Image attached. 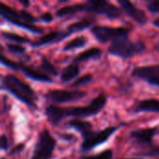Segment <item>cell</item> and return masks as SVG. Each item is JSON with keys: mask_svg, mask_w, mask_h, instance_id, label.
<instances>
[{"mask_svg": "<svg viewBox=\"0 0 159 159\" xmlns=\"http://www.w3.org/2000/svg\"><path fill=\"white\" fill-rule=\"evenodd\" d=\"M8 146H9V143H8L7 138L6 137L5 134H2L1 139H0V147H1V149L3 151H7L8 149Z\"/></svg>", "mask_w": 159, "mask_h": 159, "instance_id": "29", "label": "cell"}, {"mask_svg": "<svg viewBox=\"0 0 159 159\" xmlns=\"http://www.w3.org/2000/svg\"><path fill=\"white\" fill-rule=\"evenodd\" d=\"M134 113L152 112L159 114V100L157 99H146L139 102L133 107Z\"/></svg>", "mask_w": 159, "mask_h": 159, "instance_id": "14", "label": "cell"}, {"mask_svg": "<svg viewBox=\"0 0 159 159\" xmlns=\"http://www.w3.org/2000/svg\"><path fill=\"white\" fill-rule=\"evenodd\" d=\"M56 145V140L47 129H44L36 140L32 159H51Z\"/></svg>", "mask_w": 159, "mask_h": 159, "instance_id": "4", "label": "cell"}, {"mask_svg": "<svg viewBox=\"0 0 159 159\" xmlns=\"http://www.w3.org/2000/svg\"><path fill=\"white\" fill-rule=\"evenodd\" d=\"M107 97L101 93L96 96L87 106L61 107L63 118L74 116L75 118H87L98 115L106 105Z\"/></svg>", "mask_w": 159, "mask_h": 159, "instance_id": "3", "label": "cell"}, {"mask_svg": "<svg viewBox=\"0 0 159 159\" xmlns=\"http://www.w3.org/2000/svg\"><path fill=\"white\" fill-rule=\"evenodd\" d=\"M20 3L24 6V7H27L30 5V2H29V1H23V0H22V1H20Z\"/></svg>", "mask_w": 159, "mask_h": 159, "instance_id": "33", "label": "cell"}, {"mask_svg": "<svg viewBox=\"0 0 159 159\" xmlns=\"http://www.w3.org/2000/svg\"><path fill=\"white\" fill-rule=\"evenodd\" d=\"M153 24H154L155 26H157V27H158L159 28V18L158 19H157V20H155L153 21Z\"/></svg>", "mask_w": 159, "mask_h": 159, "instance_id": "34", "label": "cell"}, {"mask_svg": "<svg viewBox=\"0 0 159 159\" xmlns=\"http://www.w3.org/2000/svg\"><path fill=\"white\" fill-rule=\"evenodd\" d=\"M147 9L151 13H159V0H155V1H150L147 4Z\"/></svg>", "mask_w": 159, "mask_h": 159, "instance_id": "28", "label": "cell"}, {"mask_svg": "<svg viewBox=\"0 0 159 159\" xmlns=\"http://www.w3.org/2000/svg\"><path fill=\"white\" fill-rule=\"evenodd\" d=\"M119 129L120 126H111L100 131H92L87 137L82 139L81 151L86 153L92 150L96 146L106 143L110 139V137Z\"/></svg>", "mask_w": 159, "mask_h": 159, "instance_id": "6", "label": "cell"}, {"mask_svg": "<svg viewBox=\"0 0 159 159\" xmlns=\"http://www.w3.org/2000/svg\"><path fill=\"white\" fill-rule=\"evenodd\" d=\"M20 19L22 21H24L27 24H31V25H34V23L37 20L32 14H30L29 12H27L26 10H20Z\"/></svg>", "mask_w": 159, "mask_h": 159, "instance_id": "25", "label": "cell"}, {"mask_svg": "<svg viewBox=\"0 0 159 159\" xmlns=\"http://www.w3.org/2000/svg\"><path fill=\"white\" fill-rule=\"evenodd\" d=\"M68 36H70V35L66 32V30L65 31H53V32H50V33L43 35L40 38H38L36 41L32 42L31 46L33 48H40V47L50 45V44H57Z\"/></svg>", "mask_w": 159, "mask_h": 159, "instance_id": "11", "label": "cell"}, {"mask_svg": "<svg viewBox=\"0 0 159 159\" xmlns=\"http://www.w3.org/2000/svg\"><path fill=\"white\" fill-rule=\"evenodd\" d=\"M89 42V39L85 35H79L75 38L67 42L63 47V51H71L74 49H78L84 48Z\"/></svg>", "mask_w": 159, "mask_h": 159, "instance_id": "18", "label": "cell"}, {"mask_svg": "<svg viewBox=\"0 0 159 159\" xmlns=\"http://www.w3.org/2000/svg\"><path fill=\"white\" fill-rule=\"evenodd\" d=\"M2 159H5V158H2Z\"/></svg>", "mask_w": 159, "mask_h": 159, "instance_id": "37", "label": "cell"}, {"mask_svg": "<svg viewBox=\"0 0 159 159\" xmlns=\"http://www.w3.org/2000/svg\"><path fill=\"white\" fill-rule=\"evenodd\" d=\"M118 4L120 7L125 11V13L133 20H135L139 24H145L148 20L147 16L145 12L139 7H137L135 5H133L131 2L128 0H118Z\"/></svg>", "mask_w": 159, "mask_h": 159, "instance_id": "10", "label": "cell"}, {"mask_svg": "<svg viewBox=\"0 0 159 159\" xmlns=\"http://www.w3.org/2000/svg\"><path fill=\"white\" fill-rule=\"evenodd\" d=\"M20 70L29 78L34 80V81H39V82H44V83H51L52 79L46 74H43L34 68H31L29 66H26L24 64L20 63Z\"/></svg>", "mask_w": 159, "mask_h": 159, "instance_id": "15", "label": "cell"}, {"mask_svg": "<svg viewBox=\"0 0 159 159\" xmlns=\"http://www.w3.org/2000/svg\"><path fill=\"white\" fill-rule=\"evenodd\" d=\"M52 20H53V15L49 12H46V13L42 14L40 17V20H42L43 22H46V23L52 21Z\"/></svg>", "mask_w": 159, "mask_h": 159, "instance_id": "30", "label": "cell"}, {"mask_svg": "<svg viewBox=\"0 0 159 159\" xmlns=\"http://www.w3.org/2000/svg\"><path fill=\"white\" fill-rule=\"evenodd\" d=\"M86 95V92L81 90L50 89L45 94V98L53 104H60L77 102L83 99Z\"/></svg>", "mask_w": 159, "mask_h": 159, "instance_id": "8", "label": "cell"}, {"mask_svg": "<svg viewBox=\"0 0 159 159\" xmlns=\"http://www.w3.org/2000/svg\"><path fill=\"white\" fill-rule=\"evenodd\" d=\"M91 34L101 43H106L108 41H114L119 37L127 36L129 34V30L126 27H110L96 25L91 28Z\"/></svg>", "mask_w": 159, "mask_h": 159, "instance_id": "7", "label": "cell"}, {"mask_svg": "<svg viewBox=\"0 0 159 159\" xmlns=\"http://www.w3.org/2000/svg\"><path fill=\"white\" fill-rule=\"evenodd\" d=\"M102 49L99 48H91L81 53H79L75 58H74V63L84 62L93 59H99L102 55Z\"/></svg>", "mask_w": 159, "mask_h": 159, "instance_id": "17", "label": "cell"}, {"mask_svg": "<svg viewBox=\"0 0 159 159\" xmlns=\"http://www.w3.org/2000/svg\"><path fill=\"white\" fill-rule=\"evenodd\" d=\"M40 69H41L42 71H44L46 74L50 75L56 76V75H58V74H59L57 68H56V67L48 60V59H46V58H44V57H43L42 60H41Z\"/></svg>", "mask_w": 159, "mask_h": 159, "instance_id": "22", "label": "cell"}, {"mask_svg": "<svg viewBox=\"0 0 159 159\" xmlns=\"http://www.w3.org/2000/svg\"><path fill=\"white\" fill-rule=\"evenodd\" d=\"M127 159H141V158H127Z\"/></svg>", "mask_w": 159, "mask_h": 159, "instance_id": "36", "label": "cell"}, {"mask_svg": "<svg viewBox=\"0 0 159 159\" xmlns=\"http://www.w3.org/2000/svg\"><path fill=\"white\" fill-rule=\"evenodd\" d=\"M92 12L100 15H104L108 19L114 20L121 17V10L114 4L103 0H89L81 4V12Z\"/></svg>", "mask_w": 159, "mask_h": 159, "instance_id": "5", "label": "cell"}, {"mask_svg": "<svg viewBox=\"0 0 159 159\" xmlns=\"http://www.w3.org/2000/svg\"><path fill=\"white\" fill-rule=\"evenodd\" d=\"M93 80V76L91 74H86L84 75L83 76L79 77L78 79H76L73 84H72V87L73 88H77V87H81V86H85L90 82H92Z\"/></svg>", "mask_w": 159, "mask_h": 159, "instance_id": "24", "label": "cell"}, {"mask_svg": "<svg viewBox=\"0 0 159 159\" xmlns=\"http://www.w3.org/2000/svg\"><path fill=\"white\" fill-rule=\"evenodd\" d=\"M67 127L74 129L77 132H79L82 136V139H84L85 137H87L89 134H90L93 131L91 123H89V121H86V120L79 119V118L70 120L67 123Z\"/></svg>", "mask_w": 159, "mask_h": 159, "instance_id": "13", "label": "cell"}, {"mask_svg": "<svg viewBox=\"0 0 159 159\" xmlns=\"http://www.w3.org/2000/svg\"><path fill=\"white\" fill-rule=\"evenodd\" d=\"M2 36L5 39H7L9 41L14 42L15 44H19V45H23L25 43H32L27 37L21 36L20 34H13V33H8V32H2Z\"/></svg>", "mask_w": 159, "mask_h": 159, "instance_id": "21", "label": "cell"}, {"mask_svg": "<svg viewBox=\"0 0 159 159\" xmlns=\"http://www.w3.org/2000/svg\"><path fill=\"white\" fill-rule=\"evenodd\" d=\"M1 62L3 65H5L6 67L9 68L11 70H14V71L20 70V64L19 63H16L15 61H12L11 60L6 58L3 54L1 55Z\"/></svg>", "mask_w": 159, "mask_h": 159, "instance_id": "26", "label": "cell"}, {"mask_svg": "<svg viewBox=\"0 0 159 159\" xmlns=\"http://www.w3.org/2000/svg\"><path fill=\"white\" fill-rule=\"evenodd\" d=\"M145 50V45L141 41H131L129 36H122L114 40L108 48V52L112 56L121 59H129L141 54Z\"/></svg>", "mask_w": 159, "mask_h": 159, "instance_id": "2", "label": "cell"}, {"mask_svg": "<svg viewBox=\"0 0 159 159\" xmlns=\"http://www.w3.org/2000/svg\"><path fill=\"white\" fill-rule=\"evenodd\" d=\"M2 89L23 102L28 108L32 110L37 109V98L34 91L29 85L22 82L14 75H5L2 76Z\"/></svg>", "mask_w": 159, "mask_h": 159, "instance_id": "1", "label": "cell"}, {"mask_svg": "<svg viewBox=\"0 0 159 159\" xmlns=\"http://www.w3.org/2000/svg\"><path fill=\"white\" fill-rule=\"evenodd\" d=\"M114 152L112 149H107L100 154L97 155H91V156H85L82 157L81 159H113Z\"/></svg>", "mask_w": 159, "mask_h": 159, "instance_id": "23", "label": "cell"}, {"mask_svg": "<svg viewBox=\"0 0 159 159\" xmlns=\"http://www.w3.org/2000/svg\"><path fill=\"white\" fill-rule=\"evenodd\" d=\"M91 25V21L89 20H79L77 22L72 23L70 24L67 28H66V32L69 34V35L75 34V33H78L81 31H84L85 29L89 28Z\"/></svg>", "mask_w": 159, "mask_h": 159, "instance_id": "19", "label": "cell"}, {"mask_svg": "<svg viewBox=\"0 0 159 159\" xmlns=\"http://www.w3.org/2000/svg\"><path fill=\"white\" fill-rule=\"evenodd\" d=\"M156 48H157V50L159 51V44L157 45V47H156Z\"/></svg>", "mask_w": 159, "mask_h": 159, "instance_id": "35", "label": "cell"}, {"mask_svg": "<svg viewBox=\"0 0 159 159\" xmlns=\"http://www.w3.org/2000/svg\"><path fill=\"white\" fill-rule=\"evenodd\" d=\"M157 132H158L157 127L139 129L130 132V138L143 144H151L154 137L157 134Z\"/></svg>", "mask_w": 159, "mask_h": 159, "instance_id": "12", "label": "cell"}, {"mask_svg": "<svg viewBox=\"0 0 159 159\" xmlns=\"http://www.w3.org/2000/svg\"><path fill=\"white\" fill-rule=\"evenodd\" d=\"M80 73L79 66L76 63H71L65 66L61 72V81L62 83H68L74 80Z\"/></svg>", "mask_w": 159, "mask_h": 159, "instance_id": "16", "label": "cell"}, {"mask_svg": "<svg viewBox=\"0 0 159 159\" xmlns=\"http://www.w3.org/2000/svg\"><path fill=\"white\" fill-rule=\"evenodd\" d=\"M22 150H23V144H19L18 146H16V147L13 148V150L10 152V154H11V155H13V154H18V153L21 152Z\"/></svg>", "mask_w": 159, "mask_h": 159, "instance_id": "32", "label": "cell"}, {"mask_svg": "<svg viewBox=\"0 0 159 159\" xmlns=\"http://www.w3.org/2000/svg\"><path fill=\"white\" fill-rule=\"evenodd\" d=\"M7 48L9 52L15 54H23L25 52V48L19 44H7Z\"/></svg>", "mask_w": 159, "mask_h": 159, "instance_id": "27", "label": "cell"}, {"mask_svg": "<svg viewBox=\"0 0 159 159\" xmlns=\"http://www.w3.org/2000/svg\"><path fill=\"white\" fill-rule=\"evenodd\" d=\"M77 12L80 11V4H75V5H70L66 6L63 7H61L56 11V16L57 17H67L70 15H74Z\"/></svg>", "mask_w": 159, "mask_h": 159, "instance_id": "20", "label": "cell"}, {"mask_svg": "<svg viewBox=\"0 0 159 159\" xmlns=\"http://www.w3.org/2000/svg\"><path fill=\"white\" fill-rule=\"evenodd\" d=\"M145 157H156V156H159V147H157L155 149H152L149 153L144 154Z\"/></svg>", "mask_w": 159, "mask_h": 159, "instance_id": "31", "label": "cell"}, {"mask_svg": "<svg viewBox=\"0 0 159 159\" xmlns=\"http://www.w3.org/2000/svg\"><path fill=\"white\" fill-rule=\"evenodd\" d=\"M132 76L140 78L150 85L159 87V65L139 66L133 69Z\"/></svg>", "mask_w": 159, "mask_h": 159, "instance_id": "9", "label": "cell"}]
</instances>
